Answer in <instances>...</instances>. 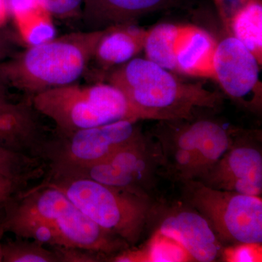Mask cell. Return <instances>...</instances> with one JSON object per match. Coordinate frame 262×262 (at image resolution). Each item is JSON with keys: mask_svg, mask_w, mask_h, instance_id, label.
<instances>
[{"mask_svg": "<svg viewBox=\"0 0 262 262\" xmlns=\"http://www.w3.org/2000/svg\"><path fill=\"white\" fill-rule=\"evenodd\" d=\"M105 82L122 91L140 120H192L201 110L222 106L223 94L188 82L146 58H134L108 74Z\"/></svg>", "mask_w": 262, "mask_h": 262, "instance_id": "obj_1", "label": "cell"}, {"mask_svg": "<svg viewBox=\"0 0 262 262\" xmlns=\"http://www.w3.org/2000/svg\"><path fill=\"white\" fill-rule=\"evenodd\" d=\"M105 29L72 32L27 49L0 62L8 87L28 98L47 90L76 83L83 77Z\"/></svg>", "mask_w": 262, "mask_h": 262, "instance_id": "obj_2", "label": "cell"}, {"mask_svg": "<svg viewBox=\"0 0 262 262\" xmlns=\"http://www.w3.org/2000/svg\"><path fill=\"white\" fill-rule=\"evenodd\" d=\"M38 187L63 192L84 215L130 248L142 238L158 205L154 198L80 177L46 171Z\"/></svg>", "mask_w": 262, "mask_h": 262, "instance_id": "obj_3", "label": "cell"}, {"mask_svg": "<svg viewBox=\"0 0 262 262\" xmlns=\"http://www.w3.org/2000/svg\"><path fill=\"white\" fill-rule=\"evenodd\" d=\"M31 102L37 113L53 122L58 134L121 120L138 121L125 95L107 82L55 88L34 95Z\"/></svg>", "mask_w": 262, "mask_h": 262, "instance_id": "obj_4", "label": "cell"}, {"mask_svg": "<svg viewBox=\"0 0 262 262\" xmlns=\"http://www.w3.org/2000/svg\"><path fill=\"white\" fill-rule=\"evenodd\" d=\"M15 211L46 221L56 231L61 247L89 250L111 258L130 246L84 215L67 196L51 187L32 186L5 203Z\"/></svg>", "mask_w": 262, "mask_h": 262, "instance_id": "obj_5", "label": "cell"}, {"mask_svg": "<svg viewBox=\"0 0 262 262\" xmlns=\"http://www.w3.org/2000/svg\"><path fill=\"white\" fill-rule=\"evenodd\" d=\"M181 184L184 204L208 221L222 244H261V196L213 189L198 180Z\"/></svg>", "mask_w": 262, "mask_h": 262, "instance_id": "obj_6", "label": "cell"}, {"mask_svg": "<svg viewBox=\"0 0 262 262\" xmlns=\"http://www.w3.org/2000/svg\"><path fill=\"white\" fill-rule=\"evenodd\" d=\"M46 171L84 177L153 198L158 177H164L163 155L152 135L142 132L98 163L84 166L46 167Z\"/></svg>", "mask_w": 262, "mask_h": 262, "instance_id": "obj_7", "label": "cell"}, {"mask_svg": "<svg viewBox=\"0 0 262 262\" xmlns=\"http://www.w3.org/2000/svg\"><path fill=\"white\" fill-rule=\"evenodd\" d=\"M138 121L121 120L70 133L49 131L37 157L46 167L84 166L101 161L143 132Z\"/></svg>", "mask_w": 262, "mask_h": 262, "instance_id": "obj_8", "label": "cell"}, {"mask_svg": "<svg viewBox=\"0 0 262 262\" xmlns=\"http://www.w3.org/2000/svg\"><path fill=\"white\" fill-rule=\"evenodd\" d=\"M216 39L213 60V80L223 94L253 114L261 113V66L242 42L226 32Z\"/></svg>", "mask_w": 262, "mask_h": 262, "instance_id": "obj_9", "label": "cell"}, {"mask_svg": "<svg viewBox=\"0 0 262 262\" xmlns=\"http://www.w3.org/2000/svg\"><path fill=\"white\" fill-rule=\"evenodd\" d=\"M259 135L243 130L225 155L212 166L200 182L208 187L261 196L262 153Z\"/></svg>", "mask_w": 262, "mask_h": 262, "instance_id": "obj_10", "label": "cell"}, {"mask_svg": "<svg viewBox=\"0 0 262 262\" xmlns=\"http://www.w3.org/2000/svg\"><path fill=\"white\" fill-rule=\"evenodd\" d=\"M154 221L157 232L180 245L191 261L211 262L222 256V243L208 221L191 207L185 205L165 209L157 206Z\"/></svg>", "mask_w": 262, "mask_h": 262, "instance_id": "obj_11", "label": "cell"}, {"mask_svg": "<svg viewBox=\"0 0 262 262\" xmlns=\"http://www.w3.org/2000/svg\"><path fill=\"white\" fill-rule=\"evenodd\" d=\"M192 120L158 121L149 132L161 149L164 177L180 184L196 179L198 144Z\"/></svg>", "mask_w": 262, "mask_h": 262, "instance_id": "obj_12", "label": "cell"}, {"mask_svg": "<svg viewBox=\"0 0 262 262\" xmlns=\"http://www.w3.org/2000/svg\"><path fill=\"white\" fill-rule=\"evenodd\" d=\"M148 29L138 23L120 24L105 29L83 76L91 83L105 82L115 69L144 51Z\"/></svg>", "mask_w": 262, "mask_h": 262, "instance_id": "obj_13", "label": "cell"}, {"mask_svg": "<svg viewBox=\"0 0 262 262\" xmlns=\"http://www.w3.org/2000/svg\"><path fill=\"white\" fill-rule=\"evenodd\" d=\"M183 0H83L82 18L87 31L129 23L141 17L178 7Z\"/></svg>", "mask_w": 262, "mask_h": 262, "instance_id": "obj_14", "label": "cell"}, {"mask_svg": "<svg viewBox=\"0 0 262 262\" xmlns=\"http://www.w3.org/2000/svg\"><path fill=\"white\" fill-rule=\"evenodd\" d=\"M37 113L29 98L0 108V144L36 158L48 133Z\"/></svg>", "mask_w": 262, "mask_h": 262, "instance_id": "obj_15", "label": "cell"}, {"mask_svg": "<svg viewBox=\"0 0 262 262\" xmlns=\"http://www.w3.org/2000/svg\"><path fill=\"white\" fill-rule=\"evenodd\" d=\"M177 52V75L213 80L216 38L198 26L187 24Z\"/></svg>", "mask_w": 262, "mask_h": 262, "instance_id": "obj_16", "label": "cell"}, {"mask_svg": "<svg viewBox=\"0 0 262 262\" xmlns=\"http://www.w3.org/2000/svg\"><path fill=\"white\" fill-rule=\"evenodd\" d=\"M186 26L160 23L148 29L144 48L146 59L176 74V54Z\"/></svg>", "mask_w": 262, "mask_h": 262, "instance_id": "obj_17", "label": "cell"}, {"mask_svg": "<svg viewBox=\"0 0 262 262\" xmlns=\"http://www.w3.org/2000/svg\"><path fill=\"white\" fill-rule=\"evenodd\" d=\"M224 29L242 42L262 66V0H250Z\"/></svg>", "mask_w": 262, "mask_h": 262, "instance_id": "obj_18", "label": "cell"}, {"mask_svg": "<svg viewBox=\"0 0 262 262\" xmlns=\"http://www.w3.org/2000/svg\"><path fill=\"white\" fill-rule=\"evenodd\" d=\"M11 16L19 37L29 47L42 44L56 37V29L53 17L41 4Z\"/></svg>", "mask_w": 262, "mask_h": 262, "instance_id": "obj_19", "label": "cell"}, {"mask_svg": "<svg viewBox=\"0 0 262 262\" xmlns=\"http://www.w3.org/2000/svg\"><path fill=\"white\" fill-rule=\"evenodd\" d=\"M3 262H61L58 253L34 239L15 237L3 244Z\"/></svg>", "mask_w": 262, "mask_h": 262, "instance_id": "obj_20", "label": "cell"}, {"mask_svg": "<svg viewBox=\"0 0 262 262\" xmlns=\"http://www.w3.org/2000/svg\"><path fill=\"white\" fill-rule=\"evenodd\" d=\"M43 165L39 158L0 144V175L17 178Z\"/></svg>", "mask_w": 262, "mask_h": 262, "instance_id": "obj_21", "label": "cell"}, {"mask_svg": "<svg viewBox=\"0 0 262 262\" xmlns=\"http://www.w3.org/2000/svg\"><path fill=\"white\" fill-rule=\"evenodd\" d=\"M149 261H191L187 253L173 239L156 232L150 244Z\"/></svg>", "mask_w": 262, "mask_h": 262, "instance_id": "obj_22", "label": "cell"}, {"mask_svg": "<svg viewBox=\"0 0 262 262\" xmlns=\"http://www.w3.org/2000/svg\"><path fill=\"white\" fill-rule=\"evenodd\" d=\"M46 173V165L17 178H8L0 175V209L12 196L25 190L32 181L42 178Z\"/></svg>", "mask_w": 262, "mask_h": 262, "instance_id": "obj_23", "label": "cell"}, {"mask_svg": "<svg viewBox=\"0 0 262 262\" xmlns=\"http://www.w3.org/2000/svg\"><path fill=\"white\" fill-rule=\"evenodd\" d=\"M52 17L60 19L82 16L83 0H39Z\"/></svg>", "mask_w": 262, "mask_h": 262, "instance_id": "obj_24", "label": "cell"}, {"mask_svg": "<svg viewBox=\"0 0 262 262\" xmlns=\"http://www.w3.org/2000/svg\"><path fill=\"white\" fill-rule=\"evenodd\" d=\"M51 248L58 253L61 262L108 261V259L104 255L89 250L64 247Z\"/></svg>", "mask_w": 262, "mask_h": 262, "instance_id": "obj_25", "label": "cell"}, {"mask_svg": "<svg viewBox=\"0 0 262 262\" xmlns=\"http://www.w3.org/2000/svg\"><path fill=\"white\" fill-rule=\"evenodd\" d=\"M250 0H213L223 27L242 9Z\"/></svg>", "mask_w": 262, "mask_h": 262, "instance_id": "obj_26", "label": "cell"}, {"mask_svg": "<svg viewBox=\"0 0 262 262\" xmlns=\"http://www.w3.org/2000/svg\"><path fill=\"white\" fill-rule=\"evenodd\" d=\"M16 42L11 33L0 29V62L5 61L18 52Z\"/></svg>", "mask_w": 262, "mask_h": 262, "instance_id": "obj_27", "label": "cell"}, {"mask_svg": "<svg viewBox=\"0 0 262 262\" xmlns=\"http://www.w3.org/2000/svg\"><path fill=\"white\" fill-rule=\"evenodd\" d=\"M239 248L234 251L233 259L237 261H254V256H253L252 251L248 248V245H238Z\"/></svg>", "mask_w": 262, "mask_h": 262, "instance_id": "obj_28", "label": "cell"}, {"mask_svg": "<svg viewBox=\"0 0 262 262\" xmlns=\"http://www.w3.org/2000/svg\"><path fill=\"white\" fill-rule=\"evenodd\" d=\"M8 86L5 83L4 80L0 75V108L6 107L13 103L10 101L9 94H8Z\"/></svg>", "mask_w": 262, "mask_h": 262, "instance_id": "obj_29", "label": "cell"}, {"mask_svg": "<svg viewBox=\"0 0 262 262\" xmlns=\"http://www.w3.org/2000/svg\"><path fill=\"white\" fill-rule=\"evenodd\" d=\"M10 17L8 0H0V29L3 28Z\"/></svg>", "mask_w": 262, "mask_h": 262, "instance_id": "obj_30", "label": "cell"}, {"mask_svg": "<svg viewBox=\"0 0 262 262\" xmlns=\"http://www.w3.org/2000/svg\"><path fill=\"white\" fill-rule=\"evenodd\" d=\"M6 229H5L4 220H3V211L0 210V262H3V244L2 239L3 236L6 233Z\"/></svg>", "mask_w": 262, "mask_h": 262, "instance_id": "obj_31", "label": "cell"}]
</instances>
